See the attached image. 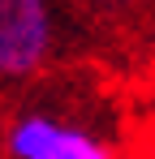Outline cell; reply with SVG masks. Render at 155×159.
Instances as JSON below:
<instances>
[{
	"instance_id": "obj_3",
	"label": "cell",
	"mask_w": 155,
	"mask_h": 159,
	"mask_svg": "<svg viewBox=\"0 0 155 159\" xmlns=\"http://www.w3.org/2000/svg\"><path fill=\"white\" fill-rule=\"evenodd\" d=\"M129 159H155V146H147V151H138V155H129Z\"/></svg>"
},
{
	"instance_id": "obj_2",
	"label": "cell",
	"mask_w": 155,
	"mask_h": 159,
	"mask_svg": "<svg viewBox=\"0 0 155 159\" xmlns=\"http://www.w3.org/2000/svg\"><path fill=\"white\" fill-rule=\"evenodd\" d=\"M56 0H0V82L35 78L56 52Z\"/></svg>"
},
{
	"instance_id": "obj_1",
	"label": "cell",
	"mask_w": 155,
	"mask_h": 159,
	"mask_svg": "<svg viewBox=\"0 0 155 159\" xmlns=\"http://www.w3.org/2000/svg\"><path fill=\"white\" fill-rule=\"evenodd\" d=\"M9 159H121L116 146L73 116L26 107L4 129Z\"/></svg>"
},
{
	"instance_id": "obj_4",
	"label": "cell",
	"mask_w": 155,
	"mask_h": 159,
	"mask_svg": "<svg viewBox=\"0 0 155 159\" xmlns=\"http://www.w3.org/2000/svg\"><path fill=\"white\" fill-rule=\"evenodd\" d=\"M151 146H155V133H151Z\"/></svg>"
}]
</instances>
